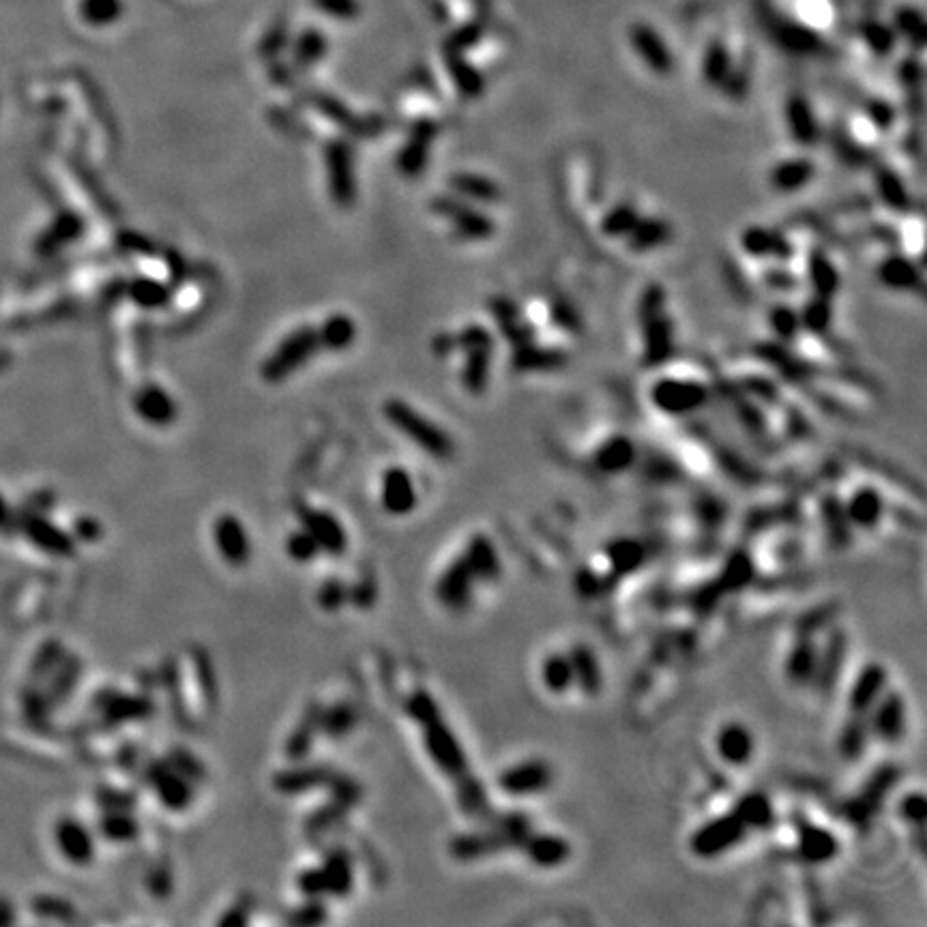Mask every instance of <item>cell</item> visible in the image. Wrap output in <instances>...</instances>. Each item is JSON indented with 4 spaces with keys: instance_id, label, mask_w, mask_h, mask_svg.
<instances>
[{
    "instance_id": "1",
    "label": "cell",
    "mask_w": 927,
    "mask_h": 927,
    "mask_svg": "<svg viewBox=\"0 0 927 927\" xmlns=\"http://www.w3.org/2000/svg\"><path fill=\"white\" fill-rule=\"evenodd\" d=\"M651 402L668 417H687L706 406L709 389L696 378L664 376L651 387Z\"/></svg>"
},
{
    "instance_id": "2",
    "label": "cell",
    "mask_w": 927,
    "mask_h": 927,
    "mask_svg": "<svg viewBox=\"0 0 927 927\" xmlns=\"http://www.w3.org/2000/svg\"><path fill=\"white\" fill-rule=\"evenodd\" d=\"M387 417L393 425L400 428L408 438L415 440V443L425 451L434 455V458H449L453 453V443L451 438L436 428V425L428 419H423L417 410H412L404 402H389L387 404Z\"/></svg>"
},
{
    "instance_id": "3",
    "label": "cell",
    "mask_w": 927,
    "mask_h": 927,
    "mask_svg": "<svg viewBox=\"0 0 927 927\" xmlns=\"http://www.w3.org/2000/svg\"><path fill=\"white\" fill-rule=\"evenodd\" d=\"M749 831L752 829L747 827V822L739 816V812L719 816L711 822H706L702 829L694 833V837H691V850H694L698 857L713 859L741 844Z\"/></svg>"
},
{
    "instance_id": "4",
    "label": "cell",
    "mask_w": 927,
    "mask_h": 927,
    "mask_svg": "<svg viewBox=\"0 0 927 927\" xmlns=\"http://www.w3.org/2000/svg\"><path fill=\"white\" fill-rule=\"evenodd\" d=\"M644 361L653 365L664 361L672 350V322L664 316V294L653 288L646 294L642 309Z\"/></svg>"
},
{
    "instance_id": "5",
    "label": "cell",
    "mask_w": 927,
    "mask_h": 927,
    "mask_svg": "<svg viewBox=\"0 0 927 927\" xmlns=\"http://www.w3.org/2000/svg\"><path fill=\"white\" fill-rule=\"evenodd\" d=\"M423 726L425 747H428V754L436 762V767L451 777H460L462 782L468 779V762L462 752V745L455 739V734L440 721V715Z\"/></svg>"
},
{
    "instance_id": "6",
    "label": "cell",
    "mask_w": 927,
    "mask_h": 927,
    "mask_svg": "<svg viewBox=\"0 0 927 927\" xmlns=\"http://www.w3.org/2000/svg\"><path fill=\"white\" fill-rule=\"evenodd\" d=\"M318 346H320V337L316 331L312 329L297 331L294 335H290L282 346H279V350L269 359V363L264 365V376L273 382L284 380L290 372L299 370V367L307 361V357L314 355Z\"/></svg>"
},
{
    "instance_id": "7",
    "label": "cell",
    "mask_w": 927,
    "mask_h": 927,
    "mask_svg": "<svg viewBox=\"0 0 927 927\" xmlns=\"http://www.w3.org/2000/svg\"><path fill=\"white\" fill-rule=\"evenodd\" d=\"M552 784V769L546 760H522L511 764L498 777V786L511 797H535Z\"/></svg>"
},
{
    "instance_id": "8",
    "label": "cell",
    "mask_w": 927,
    "mask_h": 927,
    "mask_svg": "<svg viewBox=\"0 0 927 927\" xmlns=\"http://www.w3.org/2000/svg\"><path fill=\"white\" fill-rule=\"evenodd\" d=\"M870 734L882 743H897L906 732V702L897 691H885L867 715Z\"/></svg>"
},
{
    "instance_id": "9",
    "label": "cell",
    "mask_w": 927,
    "mask_h": 927,
    "mask_svg": "<svg viewBox=\"0 0 927 927\" xmlns=\"http://www.w3.org/2000/svg\"><path fill=\"white\" fill-rule=\"evenodd\" d=\"M475 582H477V578H475L473 569L468 567L466 558L458 556L443 571V576L438 578L436 597H438L440 603H443L445 608H449L453 612L466 610L470 606V601H473Z\"/></svg>"
},
{
    "instance_id": "10",
    "label": "cell",
    "mask_w": 927,
    "mask_h": 927,
    "mask_svg": "<svg viewBox=\"0 0 927 927\" xmlns=\"http://www.w3.org/2000/svg\"><path fill=\"white\" fill-rule=\"evenodd\" d=\"M887 691V672L878 664H870L861 670L857 676L855 685L850 689L848 696V711L850 717H859L867 719V715L872 713L874 704L880 700V696Z\"/></svg>"
},
{
    "instance_id": "11",
    "label": "cell",
    "mask_w": 927,
    "mask_h": 927,
    "mask_svg": "<svg viewBox=\"0 0 927 927\" xmlns=\"http://www.w3.org/2000/svg\"><path fill=\"white\" fill-rule=\"evenodd\" d=\"M715 749H717L719 758L728 762L730 767H745V764L754 758V752H756L754 734L745 724L730 721V724L721 726L717 730Z\"/></svg>"
},
{
    "instance_id": "12",
    "label": "cell",
    "mask_w": 927,
    "mask_h": 927,
    "mask_svg": "<svg viewBox=\"0 0 927 927\" xmlns=\"http://www.w3.org/2000/svg\"><path fill=\"white\" fill-rule=\"evenodd\" d=\"M215 546L230 565H245L252 556V541L241 520L234 515H222L213 528Z\"/></svg>"
},
{
    "instance_id": "13",
    "label": "cell",
    "mask_w": 927,
    "mask_h": 927,
    "mask_svg": "<svg viewBox=\"0 0 927 927\" xmlns=\"http://www.w3.org/2000/svg\"><path fill=\"white\" fill-rule=\"evenodd\" d=\"M56 846L73 865L91 863L95 855L93 835L78 820H61L56 827Z\"/></svg>"
},
{
    "instance_id": "14",
    "label": "cell",
    "mask_w": 927,
    "mask_h": 927,
    "mask_svg": "<svg viewBox=\"0 0 927 927\" xmlns=\"http://www.w3.org/2000/svg\"><path fill=\"white\" fill-rule=\"evenodd\" d=\"M526 859L535 863L537 867H543V870H552V867L563 865L569 859V844L567 840L552 833H535V835H524L520 842Z\"/></svg>"
},
{
    "instance_id": "15",
    "label": "cell",
    "mask_w": 927,
    "mask_h": 927,
    "mask_svg": "<svg viewBox=\"0 0 927 927\" xmlns=\"http://www.w3.org/2000/svg\"><path fill=\"white\" fill-rule=\"evenodd\" d=\"M382 507L393 515H406L417 507L415 481L402 468L387 470L382 479Z\"/></svg>"
},
{
    "instance_id": "16",
    "label": "cell",
    "mask_w": 927,
    "mask_h": 927,
    "mask_svg": "<svg viewBox=\"0 0 927 927\" xmlns=\"http://www.w3.org/2000/svg\"><path fill=\"white\" fill-rule=\"evenodd\" d=\"M303 528L312 535L322 552H329L333 556L342 554L346 550V533L331 513L325 511H305L303 513Z\"/></svg>"
},
{
    "instance_id": "17",
    "label": "cell",
    "mask_w": 927,
    "mask_h": 927,
    "mask_svg": "<svg viewBox=\"0 0 927 927\" xmlns=\"http://www.w3.org/2000/svg\"><path fill=\"white\" fill-rule=\"evenodd\" d=\"M786 127L790 138L799 146H814L820 138V127L816 114L803 97H792L786 101Z\"/></svg>"
},
{
    "instance_id": "18",
    "label": "cell",
    "mask_w": 927,
    "mask_h": 927,
    "mask_svg": "<svg viewBox=\"0 0 927 927\" xmlns=\"http://www.w3.org/2000/svg\"><path fill=\"white\" fill-rule=\"evenodd\" d=\"M24 535L28 541L37 546L39 550L48 552L52 556H71L73 554V539L71 535L63 533L61 528L50 524L48 520L39 518V515H31L24 522Z\"/></svg>"
},
{
    "instance_id": "19",
    "label": "cell",
    "mask_w": 927,
    "mask_h": 927,
    "mask_svg": "<svg viewBox=\"0 0 927 927\" xmlns=\"http://www.w3.org/2000/svg\"><path fill=\"white\" fill-rule=\"evenodd\" d=\"M816 174V166L812 159L807 157H790L779 161V164L771 170V187L775 191H782V194H794V191H801L812 183Z\"/></svg>"
},
{
    "instance_id": "20",
    "label": "cell",
    "mask_w": 927,
    "mask_h": 927,
    "mask_svg": "<svg viewBox=\"0 0 927 927\" xmlns=\"http://www.w3.org/2000/svg\"><path fill=\"white\" fill-rule=\"evenodd\" d=\"M595 468L606 475H621L636 462V447L627 436H614L595 451Z\"/></svg>"
},
{
    "instance_id": "21",
    "label": "cell",
    "mask_w": 927,
    "mask_h": 927,
    "mask_svg": "<svg viewBox=\"0 0 927 927\" xmlns=\"http://www.w3.org/2000/svg\"><path fill=\"white\" fill-rule=\"evenodd\" d=\"M878 279L891 290H915L921 284V273L908 256L891 254L878 264Z\"/></svg>"
},
{
    "instance_id": "22",
    "label": "cell",
    "mask_w": 927,
    "mask_h": 927,
    "mask_svg": "<svg viewBox=\"0 0 927 927\" xmlns=\"http://www.w3.org/2000/svg\"><path fill=\"white\" fill-rule=\"evenodd\" d=\"M466 558L468 567L473 569L477 582H494L500 573V556L494 548V543L488 537H475L470 539L466 552L462 554Z\"/></svg>"
},
{
    "instance_id": "23",
    "label": "cell",
    "mask_w": 927,
    "mask_h": 927,
    "mask_svg": "<svg viewBox=\"0 0 927 927\" xmlns=\"http://www.w3.org/2000/svg\"><path fill=\"white\" fill-rule=\"evenodd\" d=\"M885 503L874 488H859L844 507L848 522L859 528H874L882 520Z\"/></svg>"
},
{
    "instance_id": "24",
    "label": "cell",
    "mask_w": 927,
    "mask_h": 927,
    "mask_svg": "<svg viewBox=\"0 0 927 927\" xmlns=\"http://www.w3.org/2000/svg\"><path fill=\"white\" fill-rule=\"evenodd\" d=\"M567 655L573 668V683H576V687H580L584 694L595 696L601 687V670L595 653L588 649V646L578 644L573 646Z\"/></svg>"
},
{
    "instance_id": "25",
    "label": "cell",
    "mask_w": 927,
    "mask_h": 927,
    "mask_svg": "<svg viewBox=\"0 0 927 927\" xmlns=\"http://www.w3.org/2000/svg\"><path fill=\"white\" fill-rule=\"evenodd\" d=\"M786 672L794 683H805L809 679H814V676H818L820 674V653L816 649V644L809 642L807 638L794 644L786 659Z\"/></svg>"
},
{
    "instance_id": "26",
    "label": "cell",
    "mask_w": 927,
    "mask_h": 927,
    "mask_svg": "<svg viewBox=\"0 0 927 927\" xmlns=\"http://www.w3.org/2000/svg\"><path fill=\"white\" fill-rule=\"evenodd\" d=\"M136 410L144 421L155 425H166L176 417V404L159 387H146L136 397Z\"/></svg>"
},
{
    "instance_id": "27",
    "label": "cell",
    "mask_w": 927,
    "mask_h": 927,
    "mask_svg": "<svg viewBox=\"0 0 927 927\" xmlns=\"http://www.w3.org/2000/svg\"><path fill=\"white\" fill-rule=\"evenodd\" d=\"M541 683L554 696H563L571 687H576L567 653H552L541 661Z\"/></svg>"
},
{
    "instance_id": "28",
    "label": "cell",
    "mask_w": 927,
    "mask_h": 927,
    "mask_svg": "<svg viewBox=\"0 0 927 927\" xmlns=\"http://www.w3.org/2000/svg\"><path fill=\"white\" fill-rule=\"evenodd\" d=\"M631 41H634V46H638L642 61L649 65L653 71H657V73H668L670 71L672 61L668 56V50L664 46V41L657 37L655 31H649V28H640L638 26V28H634V33H631Z\"/></svg>"
},
{
    "instance_id": "29",
    "label": "cell",
    "mask_w": 927,
    "mask_h": 927,
    "mask_svg": "<svg viewBox=\"0 0 927 927\" xmlns=\"http://www.w3.org/2000/svg\"><path fill=\"white\" fill-rule=\"evenodd\" d=\"M440 206H443L440 211L453 219L455 230H458L462 237L481 239V237H488V234L492 232V222L483 213H477L473 209H466V206H458L451 200L449 202H440Z\"/></svg>"
},
{
    "instance_id": "30",
    "label": "cell",
    "mask_w": 927,
    "mask_h": 927,
    "mask_svg": "<svg viewBox=\"0 0 927 927\" xmlns=\"http://www.w3.org/2000/svg\"><path fill=\"white\" fill-rule=\"evenodd\" d=\"M741 245H743V252L749 254V256H754V258H773V256H779V254H784V239L779 237L777 232L769 230V228H762V226H756V228H747L743 232V239H741Z\"/></svg>"
},
{
    "instance_id": "31",
    "label": "cell",
    "mask_w": 927,
    "mask_h": 927,
    "mask_svg": "<svg viewBox=\"0 0 927 927\" xmlns=\"http://www.w3.org/2000/svg\"><path fill=\"white\" fill-rule=\"evenodd\" d=\"M668 237H670V230H668V226L664 222H659V219L640 217L636 228L631 230V234L627 239L634 241V247L640 249V252H644V249H655L657 245L666 243Z\"/></svg>"
},
{
    "instance_id": "32",
    "label": "cell",
    "mask_w": 927,
    "mask_h": 927,
    "mask_svg": "<svg viewBox=\"0 0 927 927\" xmlns=\"http://www.w3.org/2000/svg\"><path fill=\"white\" fill-rule=\"evenodd\" d=\"M80 13L88 24L108 26L123 16V3L121 0H82Z\"/></svg>"
},
{
    "instance_id": "33",
    "label": "cell",
    "mask_w": 927,
    "mask_h": 927,
    "mask_svg": "<svg viewBox=\"0 0 927 927\" xmlns=\"http://www.w3.org/2000/svg\"><path fill=\"white\" fill-rule=\"evenodd\" d=\"M638 211L631 204H618L614 211H610L603 219L601 230L606 237H629L631 230L638 224Z\"/></svg>"
},
{
    "instance_id": "34",
    "label": "cell",
    "mask_w": 927,
    "mask_h": 927,
    "mask_svg": "<svg viewBox=\"0 0 927 927\" xmlns=\"http://www.w3.org/2000/svg\"><path fill=\"white\" fill-rule=\"evenodd\" d=\"M769 325L771 331L779 337V340H794L803 329L801 325V314L794 307L788 305H775L771 307L769 314Z\"/></svg>"
},
{
    "instance_id": "35",
    "label": "cell",
    "mask_w": 927,
    "mask_h": 927,
    "mask_svg": "<svg viewBox=\"0 0 927 927\" xmlns=\"http://www.w3.org/2000/svg\"><path fill=\"white\" fill-rule=\"evenodd\" d=\"M352 340H355V325H352V320L346 316H333L320 335L322 346L331 350L348 348Z\"/></svg>"
},
{
    "instance_id": "36",
    "label": "cell",
    "mask_w": 927,
    "mask_h": 927,
    "mask_svg": "<svg viewBox=\"0 0 927 927\" xmlns=\"http://www.w3.org/2000/svg\"><path fill=\"white\" fill-rule=\"evenodd\" d=\"M157 788H159L157 790L159 799L164 801L170 809H181L191 801V792H189L191 788H187L183 779L174 773L166 771L164 777H159Z\"/></svg>"
},
{
    "instance_id": "37",
    "label": "cell",
    "mask_w": 927,
    "mask_h": 927,
    "mask_svg": "<svg viewBox=\"0 0 927 927\" xmlns=\"http://www.w3.org/2000/svg\"><path fill=\"white\" fill-rule=\"evenodd\" d=\"M322 876H325L327 891H333L335 895H344L352 882L348 859L342 855H333L325 865V870H322Z\"/></svg>"
},
{
    "instance_id": "38",
    "label": "cell",
    "mask_w": 927,
    "mask_h": 927,
    "mask_svg": "<svg viewBox=\"0 0 927 927\" xmlns=\"http://www.w3.org/2000/svg\"><path fill=\"white\" fill-rule=\"evenodd\" d=\"M331 166L337 170L333 176V194L337 200H350L352 198V174H350V155L348 149H340L331 153Z\"/></svg>"
},
{
    "instance_id": "39",
    "label": "cell",
    "mask_w": 927,
    "mask_h": 927,
    "mask_svg": "<svg viewBox=\"0 0 927 927\" xmlns=\"http://www.w3.org/2000/svg\"><path fill=\"white\" fill-rule=\"evenodd\" d=\"M453 187L458 189L460 194L470 196L475 200H483V202L498 198V189L488 179H481V176H473V174H462L458 176V179H453Z\"/></svg>"
},
{
    "instance_id": "40",
    "label": "cell",
    "mask_w": 927,
    "mask_h": 927,
    "mask_svg": "<svg viewBox=\"0 0 927 927\" xmlns=\"http://www.w3.org/2000/svg\"><path fill=\"white\" fill-rule=\"evenodd\" d=\"M812 284L816 288V294L820 297L831 299L833 292L837 288V273L833 269V264L827 260V256H814L812 264Z\"/></svg>"
},
{
    "instance_id": "41",
    "label": "cell",
    "mask_w": 927,
    "mask_h": 927,
    "mask_svg": "<svg viewBox=\"0 0 927 927\" xmlns=\"http://www.w3.org/2000/svg\"><path fill=\"white\" fill-rule=\"evenodd\" d=\"M739 816L747 822V827L749 829H760V827H767V824L771 822V807L769 803L764 801L762 797H749L741 803V807L737 809Z\"/></svg>"
},
{
    "instance_id": "42",
    "label": "cell",
    "mask_w": 927,
    "mask_h": 927,
    "mask_svg": "<svg viewBox=\"0 0 927 927\" xmlns=\"http://www.w3.org/2000/svg\"><path fill=\"white\" fill-rule=\"evenodd\" d=\"M286 550L288 554L294 558V561H299V563H307V561H312V558L318 556L320 548H318V543L312 539V535H309L305 528L301 533H294L288 537V543H286Z\"/></svg>"
},
{
    "instance_id": "43",
    "label": "cell",
    "mask_w": 927,
    "mask_h": 927,
    "mask_svg": "<svg viewBox=\"0 0 927 927\" xmlns=\"http://www.w3.org/2000/svg\"><path fill=\"white\" fill-rule=\"evenodd\" d=\"M327 41L318 31H305L297 41V58L301 63H314L325 54Z\"/></svg>"
},
{
    "instance_id": "44",
    "label": "cell",
    "mask_w": 927,
    "mask_h": 927,
    "mask_svg": "<svg viewBox=\"0 0 927 927\" xmlns=\"http://www.w3.org/2000/svg\"><path fill=\"white\" fill-rule=\"evenodd\" d=\"M314 5L335 20H355L361 11L359 0H314Z\"/></svg>"
},
{
    "instance_id": "45",
    "label": "cell",
    "mask_w": 927,
    "mask_h": 927,
    "mask_svg": "<svg viewBox=\"0 0 927 927\" xmlns=\"http://www.w3.org/2000/svg\"><path fill=\"white\" fill-rule=\"evenodd\" d=\"M101 831L106 833L112 840H129V837L136 835V824L127 816H108L106 822L101 820Z\"/></svg>"
},
{
    "instance_id": "46",
    "label": "cell",
    "mask_w": 927,
    "mask_h": 927,
    "mask_svg": "<svg viewBox=\"0 0 927 927\" xmlns=\"http://www.w3.org/2000/svg\"><path fill=\"white\" fill-rule=\"evenodd\" d=\"M408 711H410L412 717L419 719L421 724H428V721H432L434 717L440 715L434 698L428 696V694H423V691H419V694H417L415 698H410V702H408Z\"/></svg>"
},
{
    "instance_id": "47",
    "label": "cell",
    "mask_w": 927,
    "mask_h": 927,
    "mask_svg": "<svg viewBox=\"0 0 927 927\" xmlns=\"http://www.w3.org/2000/svg\"><path fill=\"white\" fill-rule=\"evenodd\" d=\"M33 912L41 917H52V919H71L73 910L61 900H50V897H39V900L33 902Z\"/></svg>"
},
{
    "instance_id": "48",
    "label": "cell",
    "mask_w": 927,
    "mask_h": 927,
    "mask_svg": "<svg viewBox=\"0 0 927 927\" xmlns=\"http://www.w3.org/2000/svg\"><path fill=\"white\" fill-rule=\"evenodd\" d=\"M320 606L322 608H327V610H337L342 606V603H346V588L337 582V580H331L327 582L325 586H322V591H320Z\"/></svg>"
},
{
    "instance_id": "49",
    "label": "cell",
    "mask_w": 927,
    "mask_h": 927,
    "mask_svg": "<svg viewBox=\"0 0 927 927\" xmlns=\"http://www.w3.org/2000/svg\"><path fill=\"white\" fill-rule=\"evenodd\" d=\"M902 814L908 822L921 824L925 820V799L921 792L908 794V797L902 801Z\"/></svg>"
},
{
    "instance_id": "50",
    "label": "cell",
    "mask_w": 927,
    "mask_h": 927,
    "mask_svg": "<svg viewBox=\"0 0 927 927\" xmlns=\"http://www.w3.org/2000/svg\"><path fill=\"white\" fill-rule=\"evenodd\" d=\"M882 198H885L893 206H900V204L906 202L904 187H902L900 181H897L895 174H889L885 179V183H882Z\"/></svg>"
},
{
    "instance_id": "51",
    "label": "cell",
    "mask_w": 927,
    "mask_h": 927,
    "mask_svg": "<svg viewBox=\"0 0 927 927\" xmlns=\"http://www.w3.org/2000/svg\"><path fill=\"white\" fill-rule=\"evenodd\" d=\"M136 288L142 290V292H136V299L140 303H144V305H155L159 301H164V290H161V286H157V284L138 282Z\"/></svg>"
},
{
    "instance_id": "52",
    "label": "cell",
    "mask_w": 927,
    "mask_h": 927,
    "mask_svg": "<svg viewBox=\"0 0 927 927\" xmlns=\"http://www.w3.org/2000/svg\"><path fill=\"white\" fill-rule=\"evenodd\" d=\"M13 528H16V520H13L11 509L7 507L3 496H0V531H3V535H11Z\"/></svg>"
},
{
    "instance_id": "53",
    "label": "cell",
    "mask_w": 927,
    "mask_h": 927,
    "mask_svg": "<svg viewBox=\"0 0 927 927\" xmlns=\"http://www.w3.org/2000/svg\"><path fill=\"white\" fill-rule=\"evenodd\" d=\"M76 535L86 541H93L99 537V526L93 520H80L76 524Z\"/></svg>"
},
{
    "instance_id": "54",
    "label": "cell",
    "mask_w": 927,
    "mask_h": 927,
    "mask_svg": "<svg viewBox=\"0 0 927 927\" xmlns=\"http://www.w3.org/2000/svg\"><path fill=\"white\" fill-rule=\"evenodd\" d=\"M13 908L11 904L5 900V897H0V925H7V923H13Z\"/></svg>"
}]
</instances>
